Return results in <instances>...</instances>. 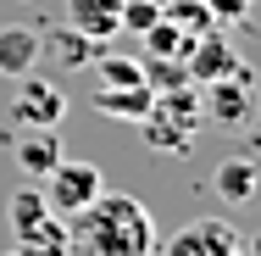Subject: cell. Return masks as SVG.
Instances as JSON below:
<instances>
[{
	"label": "cell",
	"mask_w": 261,
	"mask_h": 256,
	"mask_svg": "<svg viewBox=\"0 0 261 256\" xmlns=\"http://www.w3.org/2000/svg\"><path fill=\"white\" fill-rule=\"evenodd\" d=\"M61 223H67L72 256H156L161 245L150 206L128 190H100L84 212H72Z\"/></svg>",
	"instance_id": "obj_1"
},
{
	"label": "cell",
	"mask_w": 261,
	"mask_h": 256,
	"mask_svg": "<svg viewBox=\"0 0 261 256\" xmlns=\"http://www.w3.org/2000/svg\"><path fill=\"white\" fill-rule=\"evenodd\" d=\"M195 134H200V89L195 84L161 89L150 101V111L139 117V139L161 156H189L195 151Z\"/></svg>",
	"instance_id": "obj_2"
},
{
	"label": "cell",
	"mask_w": 261,
	"mask_h": 256,
	"mask_svg": "<svg viewBox=\"0 0 261 256\" xmlns=\"http://www.w3.org/2000/svg\"><path fill=\"white\" fill-rule=\"evenodd\" d=\"M6 212H11V256H72L67 223L45 206V195H39L34 184L11 190Z\"/></svg>",
	"instance_id": "obj_3"
},
{
	"label": "cell",
	"mask_w": 261,
	"mask_h": 256,
	"mask_svg": "<svg viewBox=\"0 0 261 256\" xmlns=\"http://www.w3.org/2000/svg\"><path fill=\"white\" fill-rule=\"evenodd\" d=\"M250 117H256V78H250V67L233 73V78L200 84V123H217V128L239 134Z\"/></svg>",
	"instance_id": "obj_4"
},
{
	"label": "cell",
	"mask_w": 261,
	"mask_h": 256,
	"mask_svg": "<svg viewBox=\"0 0 261 256\" xmlns=\"http://www.w3.org/2000/svg\"><path fill=\"white\" fill-rule=\"evenodd\" d=\"M11 84H17V95H11V128H61L67 89L56 78H39V67H34V73H22Z\"/></svg>",
	"instance_id": "obj_5"
},
{
	"label": "cell",
	"mask_w": 261,
	"mask_h": 256,
	"mask_svg": "<svg viewBox=\"0 0 261 256\" xmlns=\"http://www.w3.org/2000/svg\"><path fill=\"white\" fill-rule=\"evenodd\" d=\"M100 190H106V173L95 161H67L61 156L50 173H45V190L39 195H45V206H50L56 217H72V212H84V206L95 201Z\"/></svg>",
	"instance_id": "obj_6"
},
{
	"label": "cell",
	"mask_w": 261,
	"mask_h": 256,
	"mask_svg": "<svg viewBox=\"0 0 261 256\" xmlns=\"http://www.w3.org/2000/svg\"><path fill=\"white\" fill-rule=\"evenodd\" d=\"M161 256H245V240L228 217H195L184 228L167 234V245H156Z\"/></svg>",
	"instance_id": "obj_7"
},
{
	"label": "cell",
	"mask_w": 261,
	"mask_h": 256,
	"mask_svg": "<svg viewBox=\"0 0 261 256\" xmlns=\"http://www.w3.org/2000/svg\"><path fill=\"white\" fill-rule=\"evenodd\" d=\"M184 73H189V84L200 89V84H217V78L245 73V61H239V51L228 45V34L211 22L206 34H195V45H189V56H184Z\"/></svg>",
	"instance_id": "obj_8"
},
{
	"label": "cell",
	"mask_w": 261,
	"mask_h": 256,
	"mask_svg": "<svg viewBox=\"0 0 261 256\" xmlns=\"http://www.w3.org/2000/svg\"><path fill=\"white\" fill-rule=\"evenodd\" d=\"M39 61H45V34L39 28H22V22L0 28V78H22Z\"/></svg>",
	"instance_id": "obj_9"
},
{
	"label": "cell",
	"mask_w": 261,
	"mask_h": 256,
	"mask_svg": "<svg viewBox=\"0 0 261 256\" xmlns=\"http://www.w3.org/2000/svg\"><path fill=\"white\" fill-rule=\"evenodd\" d=\"M211 190H217V201L222 206H250L261 195V167L256 156H228L217 173H211Z\"/></svg>",
	"instance_id": "obj_10"
},
{
	"label": "cell",
	"mask_w": 261,
	"mask_h": 256,
	"mask_svg": "<svg viewBox=\"0 0 261 256\" xmlns=\"http://www.w3.org/2000/svg\"><path fill=\"white\" fill-rule=\"evenodd\" d=\"M67 22L84 34V39H117L122 34V0H67Z\"/></svg>",
	"instance_id": "obj_11"
},
{
	"label": "cell",
	"mask_w": 261,
	"mask_h": 256,
	"mask_svg": "<svg viewBox=\"0 0 261 256\" xmlns=\"http://www.w3.org/2000/svg\"><path fill=\"white\" fill-rule=\"evenodd\" d=\"M11 156H17V173L22 178H45L61 161V139H56V128H17Z\"/></svg>",
	"instance_id": "obj_12"
},
{
	"label": "cell",
	"mask_w": 261,
	"mask_h": 256,
	"mask_svg": "<svg viewBox=\"0 0 261 256\" xmlns=\"http://www.w3.org/2000/svg\"><path fill=\"white\" fill-rule=\"evenodd\" d=\"M150 101H156V89L150 84H122V89H95V111L100 117H128V123H139L145 111H150Z\"/></svg>",
	"instance_id": "obj_13"
},
{
	"label": "cell",
	"mask_w": 261,
	"mask_h": 256,
	"mask_svg": "<svg viewBox=\"0 0 261 256\" xmlns=\"http://www.w3.org/2000/svg\"><path fill=\"white\" fill-rule=\"evenodd\" d=\"M139 39H145V56H172V61H184L189 45H195V34H189L178 17H167V6H161V17L139 34Z\"/></svg>",
	"instance_id": "obj_14"
},
{
	"label": "cell",
	"mask_w": 261,
	"mask_h": 256,
	"mask_svg": "<svg viewBox=\"0 0 261 256\" xmlns=\"http://www.w3.org/2000/svg\"><path fill=\"white\" fill-rule=\"evenodd\" d=\"M139 73H145V84L150 89H178V84H189V73H184V61H172V56H145L139 61Z\"/></svg>",
	"instance_id": "obj_15"
},
{
	"label": "cell",
	"mask_w": 261,
	"mask_h": 256,
	"mask_svg": "<svg viewBox=\"0 0 261 256\" xmlns=\"http://www.w3.org/2000/svg\"><path fill=\"white\" fill-rule=\"evenodd\" d=\"M95 73H100V84H106V89L145 84V73H139V61H134V56H95Z\"/></svg>",
	"instance_id": "obj_16"
},
{
	"label": "cell",
	"mask_w": 261,
	"mask_h": 256,
	"mask_svg": "<svg viewBox=\"0 0 261 256\" xmlns=\"http://www.w3.org/2000/svg\"><path fill=\"white\" fill-rule=\"evenodd\" d=\"M161 6H167V0H122V28H128V34H145L161 17Z\"/></svg>",
	"instance_id": "obj_17"
},
{
	"label": "cell",
	"mask_w": 261,
	"mask_h": 256,
	"mask_svg": "<svg viewBox=\"0 0 261 256\" xmlns=\"http://www.w3.org/2000/svg\"><path fill=\"white\" fill-rule=\"evenodd\" d=\"M50 45H61V61H67V67H84V61H95V56H100V45H95V39H84L78 28H72V34H61V39H50Z\"/></svg>",
	"instance_id": "obj_18"
},
{
	"label": "cell",
	"mask_w": 261,
	"mask_h": 256,
	"mask_svg": "<svg viewBox=\"0 0 261 256\" xmlns=\"http://www.w3.org/2000/svg\"><path fill=\"white\" fill-rule=\"evenodd\" d=\"M200 6L211 11V22H217V28H233V22H245V17H250V0H200Z\"/></svg>",
	"instance_id": "obj_19"
},
{
	"label": "cell",
	"mask_w": 261,
	"mask_h": 256,
	"mask_svg": "<svg viewBox=\"0 0 261 256\" xmlns=\"http://www.w3.org/2000/svg\"><path fill=\"white\" fill-rule=\"evenodd\" d=\"M256 167H261V139H256Z\"/></svg>",
	"instance_id": "obj_20"
}]
</instances>
